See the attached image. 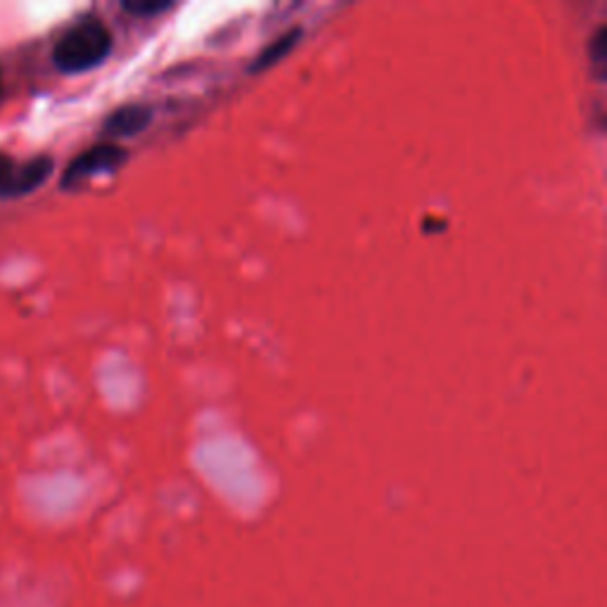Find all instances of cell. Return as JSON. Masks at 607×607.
Masks as SVG:
<instances>
[{
  "label": "cell",
  "instance_id": "1",
  "mask_svg": "<svg viewBox=\"0 0 607 607\" xmlns=\"http://www.w3.org/2000/svg\"><path fill=\"white\" fill-rule=\"evenodd\" d=\"M112 52V34L100 20L72 26L52 50V60L64 74H81L105 62Z\"/></svg>",
  "mask_w": 607,
  "mask_h": 607
},
{
  "label": "cell",
  "instance_id": "2",
  "mask_svg": "<svg viewBox=\"0 0 607 607\" xmlns=\"http://www.w3.org/2000/svg\"><path fill=\"white\" fill-rule=\"evenodd\" d=\"M127 159H129V152L121 145H115V143L93 145L86 152H81V155L64 169L62 188H76L81 183H86L93 176L105 174V171H115Z\"/></svg>",
  "mask_w": 607,
  "mask_h": 607
},
{
  "label": "cell",
  "instance_id": "3",
  "mask_svg": "<svg viewBox=\"0 0 607 607\" xmlns=\"http://www.w3.org/2000/svg\"><path fill=\"white\" fill-rule=\"evenodd\" d=\"M55 162L48 155H38L24 164H15L10 171L8 183L0 192V198H22L29 195L38 186H44L48 181V176L52 174Z\"/></svg>",
  "mask_w": 607,
  "mask_h": 607
},
{
  "label": "cell",
  "instance_id": "4",
  "mask_svg": "<svg viewBox=\"0 0 607 607\" xmlns=\"http://www.w3.org/2000/svg\"><path fill=\"white\" fill-rule=\"evenodd\" d=\"M152 121V109L147 105L133 103V105H123L119 109H115L112 115L107 117L105 121V133L115 135V138H127V135H138L141 131H145Z\"/></svg>",
  "mask_w": 607,
  "mask_h": 607
},
{
  "label": "cell",
  "instance_id": "5",
  "mask_svg": "<svg viewBox=\"0 0 607 607\" xmlns=\"http://www.w3.org/2000/svg\"><path fill=\"white\" fill-rule=\"evenodd\" d=\"M301 34H304L301 26H295V29L285 32L281 38H275L271 46H266L264 50L257 55L254 62L250 64V72L259 74V72H266V69H271L273 64H278L283 58H287V55L295 50Z\"/></svg>",
  "mask_w": 607,
  "mask_h": 607
},
{
  "label": "cell",
  "instance_id": "6",
  "mask_svg": "<svg viewBox=\"0 0 607 607\" xmlns=\"http://www.w3.org/2000/svg\"><path fill=\"white\" fill-rule=\"evenodd\" d=\"M588 55H591L593 67H596L598 79H605V72H607V24H603L600 29L593 34L591 46H588Z\"/></svg>",
  "mask_w": 607,
  "mask_h": 607
},
{
  "label": "cell",
  "instance_id": "7",
  "mask_svg": "<svg viewBox=\"0 0 607 607\" xmlns=\"http://www.w3.org/2000/svg\"><path fill=\"white\" fill-rule=\"evenodd\" d=\"M121 8L131 12L135 17H150V15H159V12L169 10L171 3L169 0H123Z\"/></svg>",
  "mask_w": 607,
  "mask_h": 607
},
{
  "label": "cell",
  "instance_id": "8",
  "mask_svg": "<svg viewBox=\"0 0 607 607\" xmlns=\"http://www.w3.org/2000/svg\"><path fill=\"white\" fill-rule=\"evenodd\" d=\"M12 167H15V162H12L8 155H0V192H3V188L8 183Z\"/></svg>",
  "mask_w": 607,
  "mask_h": 607
}]
</instances>
